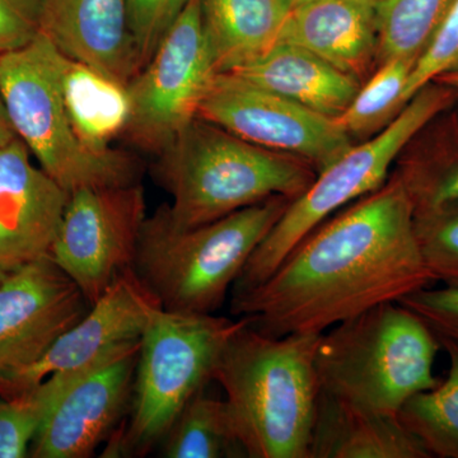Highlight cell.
<instances>
[{
    "instance_id": "cell-22",
    "label": "cell",
    "mask_w": 458,
    "mask_h": 458,
    "mask_svg": "<svg viewBox=\"0 0 458 458\" xmlns=\"http://www.w3.org/2000/svg\"><path fill=\"white\" fill-rule=\"evenodd\" d=\"M62 89L84 146L98 153L113 150L111 144L123 138L131 113L126 86L63 54Z\"/></svg>"
},
{
    "instance_id": "cell-3",
    "label": "cell",
    "mask_w": 458,
    "mask_h": 458,
    "mask_svg": "<svg viewBox=\"0 0 458 458\" xmlns=\"http://www.w3.org/2000/svg\"><path fill=\"white\" fill-rule=\"evenodd\" d=\"M155 176L171 195L165 209L172 225L192 228L267 199L294 200L318 172L197 117L157 156Z\"/></svg>"
},
{
    "instance_id": "cell-2",
    "label": "cell",
    "mask_w": 458,
    "mask_h": 458,
    "mask_svg": "<svg viewBox=\"0 0 458 458\" xmlns=\"http://www.w3.org/2000/svg\"><path fill=\"white\" fill-rule=\"evenodd\" d=\"M321 334L264 335L249 319L223 346L213 381L225 393L249 458H310Z\"/></svg>"
},
{
    "instance_id": "cell-8",
    "label": "cell",
    "mask_w": 458,
    "mask_h": 458,
    "mask_svg": "<svg viewBox=\"0 0 458 458\" xmlns=\"http://www.w3.org/2000/svg\"><path fill=\"white\" fill-rule=\"evenodd\" d=\"M457 99V89L436 81L427 84L409 99L387 128L354 144L319 172L312 185L291 201L282 218L255 250L231 295L261 284L304 238L337 210L384 186L410 140Z\"/></svg>"
},
{
    "instance_id": "cell-23",
    "label": "cell",
    "mask_w": 458,
    "mask_h": 458,
    "mask_svg": "<svg viewBox=\"0 0 458 458\" xmlns=\"http://www.w3.org/2000/svg\"><path fill=\"white\" fill-rule=\"evenodd\" d=\"M162 442L167 458L247 457L227 403L205 390L192 397Z\"/></svg>"
},
{
    "instance_id": "cell-4",
    "label": "cell",
    "mask_w": 458,
    "mask_h": 458,
    "mask_svg": "<svg viewBox=\"0 0 458 458\" xmlns=\"http://www.w3.org/2000/svg\"><path fill=\"white\" fill-rule=\"evenodd\" d=\"M291 201L267 199L192 228L174 227L161 205L144 222L132 271L162 309L216 313Z\"/></svg>"
},
{
    "instance_id": "cell-26",
    "label": "cell",
    "mask_w": 458,
    "mask_h": 458,
    "mask_svg": "<svg viewBox=\"0 0 458 458\" xmlns=\"http://www.w3.org/2000/svg\"><path fill=\"white\" fill-rule=\"evenodd\" d=\"M454 0H381L378 62L420 56L447 16Z\"/></svg>"
},
{
    "instance_id": "cell-1",
    "label": "cell",
    "mask_w": 458,
    "mask_h": 458,
    "mask_svg": "<svg viewBox=\"0 0 458 458\" xmlns=\"http://www.w3.org/2000/svg\"><path fill=\"white\" fill-rule=\"evenodd\" d=\"M436 282L415 238L414 207L396 174L318 225L231 312L264 335L322 334Z\"/></svg>"
},
{
    "instance_id": "cell-18",
    "label": "cell",
    "mask_w": 458,
    "mask_h": 458,
    "mask_svg": "<svg viewBox=\"0 0 458 458\" xmlns=\"http://www.w3.org/2000/svg\"><path fill=\"white\" fill-rule=\"evenodd\" d=\"M227 73L333 119L346 110L361 86L358 78L284 41L276 42L255 62Z\"/></svg>"
},
{
    "instance_id": "cell-17",
    "label": "cell",
    "mask_w": 458,
    "mask_h": 458,
    "mask_svg": "<svg viewBox=\"0 0 458 458\" xmlns=\"http://www.w3.org/2000/svg\"><path fill=\"white\" fill-rule=\"evenodd\" d=\"M379 0H316L291 12L279 41L361 78L378 62Z\"/></svg>"
},
{
    "instance_id": "cell-16",
    "label": "cell",
    "mask_w": 458,
    "mask_h": 458,
    "mask_svg": "<svg viewBox=\"0 0 458 458\" xmlns=\"http://www.w3.org/2000/svg\"><path fill=\"white\" fill-rule=\"evenodd\" d=\"M41 33L65 56L123 86L140 71L128 0H44Z\"/></svg>"
},
{
    "instance_id": "cell-21",
    "label": "cell",
    "mask_w": 458,
    "mask_h": 458,
    "mask_svg": "<svg viewBox=\"0 0 458 458\" xmlns=\"http://www.w3.org/2000/svg\"><path fill=\"white\" fill-rule=\"evenodd\" d=\"M414 212L458 199V99L410 140L396 161Z\"/></svg>"
},
{
    "instance_id": "cell-15",
    "label": "cell",
    "mask_w": 458,
    "mask_h": 458,
    "mask_svg": "<svg viewBox=\"0 0 458 458\" xmlns=\"http://www.w3.org/2000/svg\"><path fill=\"white\" fill-rule=\"evenodd\" d=\"M68 200L20 138L0 144V269L9 274L50 256Z\"/></svg>"
},
{
    "instance_id": "cell-10",
    "label": "cell",
    "mask_w": 458,
    "mask_h": 458,
    "mask_svg": "<svg viewBox=\"0 0 458 458\" xmlns=\"http://www.w3.org/2000/svg\"><path fill=\"white\" fill-rule=\"evenodd\" d=\"M146 219L140 182L77 190L69 194L50 258L93 304L132 270Z\"/></svg>"
},
{
    "instance_id": "cell-6",
    "label": "cell",
    "mask_w": 458,
    "mask_h": 458,
    "mask_svg": "<svg viewBox=\"0 0 458 458\" xmlns=\"http://www.w3.org/2000/svg\"><path fill=\"white\" fill-rule=\"evenodd\" d=\"M62 64L63 54L42 33L0 54V93L17 137L68 194L140 182V159L116 148L95 152L78 137L63 98Z\"/></svg>"
},
{
    "instance_id": "cell-25",
    "label": "cell",
    "mask_w": 458,
    "mask_h": 458,
    "mask_svg": "<svg viewBox=\"0 0 458 458\" xmlns=\"http://www.w3.org/2000/svg\"><path fill=\"white\" fill-rule=\"evenodd\" d=\"M418 59L403 56L386 60L361 84L351 105L335 119L352 141L375 137L399 116L406 106L403 92Z\"/></svg>"
},
{
    "instance_id": "cell-11",
    "label": "cell",
    "mask_w": 458,
    "mask_h": 458,
    "mask_svg": "<svg viewBox=\"0 0 458 458\" xmlns=\"http://www.w3.org/2000/svg\"><path fill=\"white\" fill-rule=\"evenodd\" d=\"M265 149L324 171L354 141L333 117L301 106L234 73H218L199 116Z\"/></svg>"
},
{
    "instance_id": "cell-24",
    "label": "cell",
    "mask_w": 458,
    "mask_h": 458,
    "mask_svg": "<svg viewBox=\"0 0 458 458\" xmlns=\"http://www.w3.org/2000/svg\"><path fill=\"white\" fill-rule=\"evenodd\" d=\"M439 342L450 358L447 377L406 401L399 419L430 457L458 458V343Z\"/></svg>"
},
{
    "instance_id": "cell-34",
    "label": "cell",
    "mask_w": 458,
    "mask_h": 458,
    "mask_svg": "<svg viewBox=\"0 0 458 458\" xmlns=\"http://www.w3.org/2000/svg\"><path fill=\"white\" fill-rule=\"evenodd\" d=\"M436 82L445 84V86H450L452 89L458 90V69L441 75V77L437 78Z\"/></svg>"
},
{
    "instance_id": "cell-29",
    "label": "cell",
    "mask_w": 458,
    "mask_h": 458,
    "mask_svg": "<svg viewBox=\"0 0 458 458\" xmlns=\"http://www.w3.org/2000/svg\"><path fill=\"white\" fill-rule=\"evenodd\" d=\"M458 69V0H454L447 16L443 20L438 31L419 56L417 64L410 74L403 99L415 96L418 90L434 82L437 78Z\"/></svg>"
},
{
    "instance_id": "cell-33",
    "label": "cell",
    "mask_w": 458,
    "mask_h": 458,
    "mask_svg": "<svg viewBox=\"0 0 458 458\" xmlns=\"http://www.w3.org/2000/svg\"><path fill=\"white\" fill-rule=\"evenodd\" d=\"M14 137L17 135L9 123L7 111L3 104L2 93H0V144L13 140Z\"/></svg>"
},
{
    "instance_id": "cell-20",
    "label": "cell",
    "mask_w": 458,
    "mask_h": 458,
    "mask_svg": "<svg viewBox=\"0 0 458 458\" xmlns=\"http://www.w3.org/2000/svg\"><path fill=\"white\" fill-rule=\"evenodd\" d=\"M201 23L218 73L236 71L279 41L288 12L280 0H200Z\"/></svg>"
},
{
    "instance_id": "cell-13",
    "label": "cell",
    "mask_w": 458,
    "mask_h": 458,
    "mask_svg": "<svg viewBox=\"0 0 458 458\" xmlns=\"http://www.w3.org/2000/svg\"><path fill=\"white\" fill-rule=\"evenodd\" d=\"M140 342L114 352L51 408L30 450L35 458H87L119 432L131 408Z\"/></svg>"
},
{
    "instance_id": "cell-27",
    "label": "cell",
    "mask_w": 458,
    "mask_h": 458,
    "mask_svg": "<svg viewBox=\"0 0 458 458\" xmlns=\"http://www.w3.org/2000/svg\"><path fill=\"white\" fill-rule=\"evenodd\" d=\"M80 378L78 373H57L29 393L0 397V458L29 456L30 445L51 408Z\"/></svg>"
},
{
    "instance_id": "cell-19",
    "label": "cell",
    "mask_w": 458,
    "mask_h": 458,
    "mask_svg": "<svg viewBox=\"0 0 458 458\" xmlns=\"http://www.w3.org/2000/svg\"><path fill=\"white\" fill-rule=\"evenodd\" d=\"M399 415L349 408L319 394L310 458H429Z\"/></svg>"
},
{
    "instance_id": "cell-5",
    "label": "cell",
    "mask_w": 458,
    "mask_h": 458,
    "mask_svg": "<svg viewBox=\"0 0 458 458\" xmlns=\"http://www.w3.org/2000/svg\"><path fill=\"white\" fill-rule=\"evenodd\" d=\"M442 348L429 327L399 302L379 304L321 334L319 394L375 414L399 415L414 394L436 387Z\"/></svg>"
},
{
    "instance_id": "cell-9",
    "label": "cell",
    "mask_w": 458,
    "mask_h": 458,
    "mask_svg": "<svg viewBox=\"0 0 458 458\" xmlns=\"http://www.w3.org/2000/svg\"><path fill=\"white\" fill-rule=\"evenodd\" d=\"M216 74L205 40L200 0H190L126 86L131 113L123 140L155 156L164 152L197 119Z\"/></svg>"
},
{
    "instance_id": "cell-31",
    "label": "cell",
    "mask_w": 458,
    "mask_h": 458,
    "mask_svg": "<svg viewBox=\"0 0 458 458\" xmlns=\"http://www.w3.org/2000/svg\"><path fill=\"white\" fill-rule=\"evenodd\" d=\"M399 303L423 319L438 339L458 343V286H427Z\"/></svg>"
},
{
    "instance_id": "cell-35",
    "label": "cell",
    "mask_w": 458,
    "mask_h": 458,
    "mask_svg": "<svg viewBox=\"0 0 458 458\" xmlns=\"http://www.w3.org/2000/svg\"><path fill=\"white\" fill-rule=\"evenodd\" d=\"M316 2V0H280L283 7L285 8V11L288 13L295 11V9L304 7V5L310 4V3Z\"/></svg>"
},
{
    "instance_id": "cell-28",
    "label": "cell",
    "mask_w": 458,
    "mask_h": 458,
    "mask_svg": "<svg viewBox=\"0 0 458 458\" xmlns=\"http://www.w3.org/2000/svg\"><path fill=\"white\" fill-rule=\"evenodd\" d=\"M414 232L434 280L458 286V199L414 212Z\"/></svg>"
},
{
    "instance_id": "cell-12",
    "label": "cell",
    "mask_w": 458,
    "mask_h": 458,
    "mask_svg": "<svg viewBox=\"0 0 458 458\" xmlns=\"http://www.w3.org/2000/svg\"><path fill=\"white\" fill-rule=\"evenodd\" d=\"M159 307L134 271H126L38 360L2 373L0 397L20 396L50 376L90 369L114 352L140 343Z\"/></svg>"
},
{
    "instance_id": "cell-14",
    "label": "cell",
    "mask_w": 458,
    "mask_h": 458,
    "mask_svg": "<svg viewBox=\"0 0 458 458\" xmlns=\"http://www.w3.org/2000/svg\"><path fill=\"white\" fill-rule=\"evenodd\" d=\"M89 309L50 256L9 273L0 283V375L38 360Z\"/></svg>"
},
{
    "instance_id": "cell-37",
    "label": "cell",
    "mask_w": 458,
    "mask_h": 458,
    "mask_svg": "<svg viewBox=\"0 0 458 458\" xmlns=\"http://www.w3.org/2000/svg\"><path fill=\"white\" fill-rule=\"evenodd\" d=\"M379 2H381V0H379Z\"/></svg>"
},
{
    "instance_id": "cell-30",
    "label": "cell",
    "mask_w": 458,
    "mask_h": 458,
    "mask_svg": "<svg viewBox=\"0 0 458 458\" xmlns=\"http://www.w3.org/2000/svg\"><path fill=\"white\" fill-rule=\"evenodd\" d=\"M190 0H128L129 27L140 69L152 57L165 33Z\"/></svg>"
},
{
    "instance_id": "cell-32",
    "label": "cell",
    "mask_w": 458,
    "mask_h": 458,
    "mask_svg": "<svg viewBox=\"0 0 458 458\" xmlns=\"http://www.w3.org/2000/svg\"><path fill=\"white\" fill-rule=\"evenodd\" d=\"M44 0H0V54L25 47L41 33Z\"/></svg>"
},
{
    "instance_id": "cell-7",
    "label": "cell",
    "mask_w": 458,
    "mask_h": 458,
    "mask_svg": "<svg viewBox=\"0 0 458 458\" xmlns=\"http://www.w3.org/2000/svg\"><path fill=\"white\" fill-rule=\"evenodd\" d=\"M246 322L157 309L140 339L131 408L106 456H143L164 441L192 397L213 381L223 346Z\"/></svg>"
},
{
    "instance_id": "cell-36",
    "label": "cell",
    "mask_w": 458,
    "mask_h": 458,
    "mask_svg": "<svg viewBox=\"0 0 458 458\" xmlns=\"http://www.w3.org/2000/svg\"><path fill=\"white\" fill-rule=\"evenodd\" d=\"M8 274L5 273V271H3L2 269H0V283L3 282V280L5 279V276H7Z\"/></svg>"
}]
</instances>
